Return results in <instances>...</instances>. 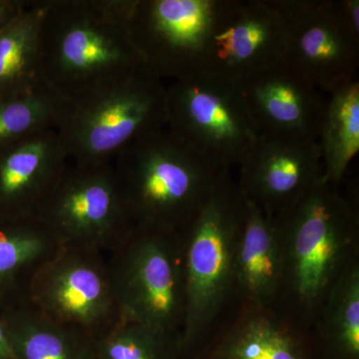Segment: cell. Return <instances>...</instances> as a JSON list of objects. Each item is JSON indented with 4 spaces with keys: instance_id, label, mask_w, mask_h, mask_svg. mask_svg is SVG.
I'll return each instance as SVG.
<instances>
[{
    "instance_id": "cell-22",
    "label": "cell",
    "mask_w": 359,
    "mask_h": 359,
    "mask_svg": "<svg viewBox=\"0 0 359 359\" xmlns=\"http://www.w3.org/2000/svg\"><path fill=\"white\" fill-rule=\"evenodd\" d=\"M323 180L339 188L359 151V82L330 94L318 139Z\"/></svg>"
},
{
    "instance_id": "cell-2",
    "label": "cell",
    "mask_w": 359,
    "mask_h": 359,
    "mask_svg": "<svg viewBox=\"0 0 359 359\" xmlns=\"http://www.w3.org/2000/svg\"><path fill=\"white\" fill-rule=\"evenodd\" d=\"M273 218L282 262L276 304L311 328L334 283L359 262L358 202L321 178Z\"/></svg>"
},
{
    "instance_id": "cell-14",
    "label": "cell",
    "mask_w": 359,
    "mask_h": 359,
    "mask_svg": "<svg viewBox=\"0 0 359 359\" xmlns=\"http://www.w3.org/2000/svg\"><path fill=\"white\" fill-rule=\"evenodd\" d=\"M237 183L245 199L269 216L294 205L323 178L318 141L259 135L240 165Z\"/></svg>"
},
{
    "instance_id": "cell-11",
    "label": "cell",
    "mask_w": 359,
    "mask_h": 359,
    "mask_svg": "<svg viewBox=\"0 0 359 359\" xmlns=\"http://www.w3.org/2000/svg\"><path fill=\"white\" fill-rule=\"evenodd\" d=\"M287 25L285 60L323 94L358 80L359 33L339 0H273Z\"/></svg>"
},
{
    "instance_id": "cell-4",
    "label": "cell",
    "mask_w": 359,
    "mask_h": 359,
    "mask_svg": "<svg viewBox=\"0 0 359 359\" xmlns=\"http://www.w3.org/2000/svg\"><path fill=\"white\" fill-rule=\"evenodd\" d=\"M112 166L134 228L167 233L191 221L224 170L167 128L125 148Z\"/></svg>"
},
{
    "instance_id": "cell-17",
    "label": "cell",
    "mask_w": 359,
    "mask_h": 359,
    "mask_svg": "<svg viewBox=\"0 0 359 359\" xmlns=\"http://www.w3.org/2000/svg\"><path fill=\"white\" fill-rule=\"evenodd\" d=\"M235 276L238 304L266 306L278 302L282 262L275 218L248 200Z\"/></svg>"
},
{
    "instance_id": "cell-27",
    "label": "cell",
    "mask_w": 359,
    "mask_h": 359,
    "mask_svg": "<svg viewBox=\"0 0 359 359\" xmlns=\"http://www.w3.org/2000/svg\"><path fill=\"white\" fill-rule=\"evenodd\" d=\"M0 359H15L11 337L1 314H0Z\"/></svg>"
},
{
    "instance_id": "cell-15",
    "label": "cell",
    "mask_w": 359,
    "mask_h": 359,
    "mask_svg": "<svg viewBox=\"0 0 359 359\" xmlns=\"http://www.w3.org/2000/svg\"><path fill=\"white\" fill-rule=\"evenodd\" d=\"M237 84L259 135L318 141L327 100L285 59Z\"/></svg>"
},
{
    "instance_id": "cell-20",
    "label": "cell",
    "mask_w": 359,
    "mask_h": 359,
    "mask_svg": "<svg viewBox=\"0 0 359 359\" xmlns=\"http://www.w3.org/2000/svg\"><path fill=\"white\" fill-rule=\"evenodd\" d=\"M311 332L320 359H359V262L334 283Z\"/></svg>"
},
{
    "instance_id": "cell-6",
    "label": "cell",
    "mask_w": 359,
    "mask_h": 359,
    "mask_svg": "<svg viewBox=\"0 0 359 359\" xmlns=\"http://www.w3.org/2000/svg\"><path fill=\"white\" fill-rule=\"evenodd\" d=\"M106 257L121 320L181 335L186 285L179 233L133 228Z\"/></svg>"
},
{
    "instance_id": "cell-25",
    "label": "cell",
    "mask_w": 359,
    "mask_h": 359,
    "mask_svg": "<svg viewBox=\"0 0 359 359\" xmlns=\"http://www.w3.org/2000/svg\"><path fill=\"white\" fill-rule=\"evenodd\" d=\"M28 0H0V32L28 6Z\"/></svg>"
},
{
    "instance_id": "cell-13",
    "label": "cell",
    "mask_w": 359,
    "mask_h": 359,
    "mask_svg": "<svg viewBox=\"0 0 359 359\" xmlns=\"http://www.w3.org/2000/svg\"><path fill=\"white\" fill-rule=\"evenodd\" d=\"M187 359H320L311 328L273 306L238 304Z\"/></svg>"
},
{
    "instance_id": "cell-19",
    "label": "cell",
    "mask_w": 359,
    "mask_h": 359,
    "mask_svg": "<svg viewBox=\"0 0 359 359\" xmlns=\"http://www.w3.org/2000/svg\"><path fill=\"white\" fill-rule=\"evenodd\" d=\"M15 359H96V341L63 327L25 302L0 313Z\"/></svg>"
},
{
    "instance_id": "cell-16",
    "label": "cell",
    "mask_w": 359,
    "mask_h": 359,
    "mask_svg": "<svg viewBox=\"0 0 359 359\" xmlns=\"http://www.w3.org/2000/svg\"><path fill=\"white\" fill-rule=\"evenodd\" d=\"M70 159L55 129L44 130L0 152V218L36 217Z\"/></svg>"
},
{
    "instance_id": "cell-7",
    "label": "cell",
    "mask_w": 359,
    "mask_h": 359,
    "mask_svg": "<svg viewBox=\"0 0 359 359\" xmlns=\"http://www.w3.org/2000/svg\"><path fill=\"white\" fill-rule=\"evenodd\" d=\"M167 129L219 169L245 159L259 131L237 83L198 78L166 85Z\"/></svg>"
},
{
    "instance_id": "cell-24",
    "label": "cell",
    "mask_w": 359,
    "mask_h": 359,
    "mask_svg": "<svg viewBox=\"0 0 359 359\" xmlns=\"http://www.w3.org/2000/svg\"><path fill=\"white\" fill-rule=\"evenodd\" d=\"M96 359H184L181 335L121 320L97 340Z\"/></svg>"
},
{
    "instance_id": "cell-8",
    "label": "cell",
    "mask_w": 359,
    "mask_h": 359,
    "mask_svg": "<svg viewBox=\"0 0 359 359\" xmlns=\"http://www.w3.org/2000/svg\"><path fill=\"white\" fill-rule=\"evenodd\" d=\"M25 302L95 340L121 320L106 254L91 248L61 245L33 278Z\"/></svg>"
},
{
    "instance_id": "cell-9",
    "label": "cell",
    "mask_w": 359,
    "mask_h": 359,
    "mask_svg": "<svg viewBox=\"0 0 359 359\" xmlns=\"http://www.w3.org/2000/svg\"><path fill=\"white\" fill-rule=\"evenodd\" d=\"M61 245L108 254L133 230L111 164L71 163L37 212Z\"/></svg>"
},
{
    "instance_id": "cell-18",
    "label": "cell",
    "mask_w": 359,
    "mask_h": 359,
    "mask_svg": "<svg viewBox=\"0 0 359 359\" xmlns=\"http://www.w3.org/2000/svg\"><path fill=\"white\" fill-rule=\"evenodd\" d=\"M60 248L37 217L0 218V313L26 301L33 278Z\"/></svg>"
},
{
    "instance_id": "cell-10",
    "label": "cell",
    "mask_w": 359,
    "mask_h": 359,
    "mask_svg": "<svg viewBox=\"0 0 359 359\" xmlns=\"http://www.w3.org/2000/svg\"><path fill=\"white\" fill-rule=\"evenodd\" d=\"M223 0H134L129 29L144 65L171 81L204 77Z\"/></svg>"
},
{
    "instance_id": "cell-5",
    "label": "cell",
    "mask_w": 359,
    "mask_h": 359,
    "mask_svg": "<svg viewBox=\"0 0 359 359\" xmlns=\"http://www.w3.org/2000/svg\"><path fill=\"white\" fill-rule=\"evenodd\" d=\"M167 128L166 84L147 68L61 101L55 130L71 163L111 164L125 148Z\"/></svg>"
},
{
    "instance_id": "cell-26",
    "label": "cell",
    "mask_w": 359,
    "mask_h": 359,
    "mask_svg": "<svg viewBox=\"0 0 359 359\" xmlns=\"http://www.w3.org/2000/svg\"><path fill=\"white\" fill-rule=\"evenodd\" d=\"M340 11L344 20L359 33V1L358 0H339Z\"/></svg>"
},
{
    "instance_id": "cell-21",
    "label": "cell",
    "mask_w": 359,
    "mask_h": 359,
    "mask_svg": "<svg viewBox=\"0 0 359 359\" xmlns=\"http://www.w3.org/2000/svg\"><path fill=\"white\" fill-rule=\"evenodd\" d=\"M44 11L45 0H32L0 32V99L40 86V32Z\"/></svg>"
},
{
    "instance_id": "cell-12",
    "label": "cell",
    "mask_w": 359,
    "mask_h": 359,
    "mask_svg": "<svg viewBox=\"0 0 359 359\" xmlns=\"http://www.w3.org/2000/svg\"><path fill=\"white\" fill-rule=\"evenodd\" d=\"M287 42V25L273 0H223L203 78L238 83L283 61Z\"/></svg>"
},
{
    "instance_id": "cell-23",
    "label": "cell",
    "mask_w": 359,
    "mask_h": 359,
    "mask_svg": "<svg viewBox=\"0 0 359 359\" xmlns=\"http://www.w3.org/2000/svg\"><path fill=\"white\" fill-rule=\"evenodd\" d=\"M60 100L43 86L0 99V152L44 130L55 129Z\"/></svg>"
},
{
    "instance_id": "cell-1",
    "label": "cell",
    "mask_w": 359,
    "mask_h": 359,
    "mask_svg": "<svg viewBox=\"0 0 359 359\" xmlns=\"http://www.w3.org/2000/svg\"><path fill=\"white\" fill-rule=\"evenodd\" d=\"M134 0H45L39 84L59 100L146 68L132 39Z\"/></svg>"
},
{
    "instance_id": "cell-3",
    "label": "cell",
    "mask_w": 359,
    "mask_h": 359,
    "mask_svg": "<svg viewBox=\"0 0 359 359\" xmlns=\"http://www.w3.org/2000/svg\"><path fill=\"white\" fill-rule=\"evenodd\" d=\"M245 212L247 199L224 169L205 204L179 231L186 285L184 359L238 306L236 256Z\"/></svg>"
}]
</instances>
